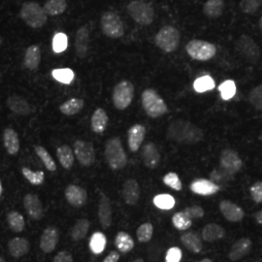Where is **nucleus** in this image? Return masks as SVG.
<instances>
[{"mask_svg":"<svg viewBox=\"0 0 262 262\" xmlns=\"http://www.w3.org/2000/svg\"><path fill=\"white\" fill-rule=\"evenodd\" d=\"M167 138L183 145H194L203 140L204 133L200 127L185 120H175L169 124Z\"/></svg>","mask_w":262,"mask_h":262,"instance_id":"1","label":"nucleus"},{"mask_svg":"<svg viewBox=\"0 0 262 262\" xmlns=\"http://www.w3.org/2000/svg\"><path fill=\"white\" fill-rule=\"evenodd\" d=\"M105 158L113 170H120L126 166L127 156L119 137H113L106 142Z\"/></svg>","mask_w":262,"mask_h":262,"instance_id":"2","label":"nucleus"},{"mask_svg":"<svg viewBox=\"0 0 262 262\" xmlns=\"http://www.w3.org/2000/svg\"><path fill=\"white\" fill-rule=\"evenodd\" d=\"M19 16L31 28H42L47 23V14L37 2L34 1L25 2L19 11Z\"/></svg>","mask_w":262,"mask_h":262,"instance_id":"3","label":"nucleus"},{"mask_svg":"<svg viewBox=\"0 0 262 262\" xmlns=\"http://www.w3.org/2000/svg\"><path fill=\"white\" fill-rule=\"evenodd\" d=\"M142 105L147 115L157 119L168 112L167 105L155 90L147 89L142 94Z\"/></svg>","mask_w":262,"mask_h":262,"instance_id":"4","label":"nucleus"},{"mask_svg":"<svg viewBox=\"0 0 262 262\" xmlns=\"http://www.w3.org/2000/svg\"><path fill=\"white\" fill-rule=\"evenodd\" d=\"M127 12L132 19L141 26H150L155 19V11L145 0H133L127 5Z\"/></svg>","mask_w":262,"mask_h":262,"instance_id":"5","label":"nucleus"},{"mask_svg":"<svg viewBox=\"0 0 262 262\" xmlns=\"http://www.w3.org/2000/svg\"><path fill=\"white\" fill-rule=\"evenodd\" d=\"M181 40L180 31L172 26H165L156 35L157 46L165 53H172L177 50Z\"/></svg>","mask_w":262,"mask_h":262,"instance_id":"6","label":"nucleus"},{"mask_svg":"<svg viewBox=\"0 0 262 262\" xmlns=\"http://www.w3.org/2000/svg\"><path fill=\"white\" fill-rule=\"evenodd\" d=\"M101 29L107 37L118 39L123 36L124 27L121 17L112 11L105 12L100 19Z\"/></svg>","mask_w":262,"mask_h":262,"instance_id":"7","label":"nucleus"},{"mask_svg":"<svg viewBox=\"0 0 262 262\" xmlns=\"http://www.w3.org/2000/svg\"><path fill=\"white\" fill-rule=\"evenodd\" d=\"M186 51L191 58L200 61H207L213 58L216 54L215 45L203 40L189 41L186 47Z\"/></svg>","mask_w":262,"mask_h":262,"instance_id":"8","label":"nucleus"},{"mask_svg":"<svg viewBox=\"0 0 262 262\" xmlns=\"http://www.w3.org/2000/svg\"><path fill=\"white\" fill-rule=\"evenodd\" d=\"M134 97V86L129 81L123 80L116 84L113 91V103L118 110H125Z\"/></svg>","mask_w":262,"mask_h":262,"instance_id":"9","label":"nucleus"},{"mask_svg":"<svg viewBox=\"0 0 262 262\" xmlns=\"http://www.w3.org/2000/svg\"><path fill=\"white\" fill-rule=\"evenodd\" d=\"M237 47L244 58L250 63H256L260 58V50L257 44L248 35H242L237 42Z\"/></svg>","mask_w":262,"mask_h":262,"instance_id":"10","label":"nucleus"},{"mask_svg":"<svg viewBox=\"0 0 262 262\" xmlns=\"http://www.w3.org/2000/svg\"><path fill=\"white\" fill-rule=\"evenodd\" d=\"M220 164L221 168L224 169L231 175L238 173L243 166L242 159H240L239 155L231 149H225L222 151L220 157Z\"/></svg>","mask_w":262,"mask_h":262,"instance_id":"11","label":"nucleus"},{"mask_svg":"<svg viewBox=\"0 0 262 262\" xmlns=\"http://www.w3.org/2000/svg\"><path fill=\"white\" fill-rule=\"evenodd\" d=\"M74 152L80 164L83 166H92L95 161V151L92 143L77 140L74 144Z\"/></svg>","mask_w":262,"mask_h":262,"instance_id":"12","label":"nucleus"},{"mask_svg":"<svg viewBox=\"0 0 262 262\" xmlns=\"http://www.w3.org/2000/svg\"><path fill=\"white\" fill-rule=\"evenodd\" d=\"M24 206L28 215L34 220L39 221L44 215V209L39 197L33 193H28L24 198Z\"/></svg>","mask_w":262,"mask_h":262,"instance_id":"13","label":"nucleus"},{"mask_svg":"<svg viewBox=\"0 0 262 262\" xmlns=\"http://www.w3.org/2000/svg\"><path fill=\"white\" fill-rule=\"evenodd\" d=\"M220 210L225 219L231 223H239L245 216L242 208L229 200H223L220 203Z\"/></svg>","mask_w":262,"mask_h":262,"instance_id":"14","label":"nucleus"},{"mask_svg":"<svg viewBox=\"0 0 262 262\" xmlns=\"http://www.w3.org/2000/svg\"><path fill=\"white\" fill-rule=\"evenodd\" d=\"M253 247V242L249 238H241L236 241L228 253V257L231 261H238L248 255Z\"/></svg>","mask_w":262,"mask_h":262,"instance_id":"15","label":"nucleus"},{"mask_svg":"<svg viewBox=\"0 0 262 262\" xmlns=\"http://www.w3.org/2000/svg\"><path fill=\"white\" fill-rule=\"evenodd\" d=\"M190 189L192 192L203 195V196H209L215 194L219 192L221 187L217 185H215L214 182L211 180H206V179H197L193 181L190 185Z\"/></svg>","mask_w":262,"mask_h":262,"instance_id":"16","label":"nucleus"},{"mask_svg":"<svg viewBox=\"0 0 262 262\" xmlns=\"http://www.w3.org/2000/svg\"><path fill=\"white\" fill-rule=\"evenodd\" d=\"M58 243V230L54 226H49L40 239V248L44 253H50L55 251Z\"/></svg>","mask_w":262,"mask_h":262,"instance_id":"17","label":"nucleus"},{"mask_svg":"<svg viewBox=\"0 0 262 262\" xmlns=\"http://www.w3.org/2000/svg\"><path fill=\"white\" fill-rule=\"evenodd\" d=\"M66 198L70 205L82 207L84 206L88 200V193L83 187L70 185L66 187Z\"/></svg>","mask_w":262,"mask_h":262,"instance_id":"18","label":"nucleus"},{"mask_svg":"<svg viewBox=\"0 0 262 262\" xmlns=\"http://www.w3.org/2000/svg\"><path fill=\"white\" fill-rule=\"evenodd\" d=\"M122 195L126 204L133 206L136 205L140 198V187L136 180H127L122 188Z\"/></svg>","mask_w":262,"mask_h":262,"instance_id":"19","label":"nucleus"},{"mask_svg":"<svg viewBox=\"0 0 262 262\" xmlns=\"http://www.w3.org/2000/svg\"><path fill=\"white\" fill-rule=\"evenodd\" d=\"M142 159L144 164L150 169L157 168L160 162V154L157 146L149 142L144 145L142 149Z\"/></svg>","mask_w":262,"mask_h":262,"instance_id":"20","label":"nucleus"},{"mask_svg":"<svg viewBox=\"0 0 262 262\" xmlns=\"http://www.w3.org/2000/svg\"><path fill=\"white\" fill-rule=\"evenodd\" d=\"M90 46V29L86 27H81L76 32L75 49L77 56L84 58L88 56Z\"/></svg>","mask_w":262,"mask_h":262,"instance_id":"21","label":"nucleus"},{"mask_svg":"<svg viewBox=\"0 0 262 262\" xmlns=\"http://www.w3.org/2000/svg\"><path fill=\"white\" fill-rule=\"evenodd\" d=\"M98 216L103 229H108L112 225V207L107 195L101 194L98 205Z\"/></svg>","mask_w":262,"mask_h":262,"instance_id":"22","label":"nucleus"},{"mask_svg":"<svg viewBox=\"0 0 262 262\" xmlns=\"http://www.w3.org/2000/svg\"><path fill=\"white\" fill-rule=\"evenodd\" d=\"M128 147L131 151H137L145 139L146 127L142 124H134L128 130Z\"/></svg>","mask_w":262,"mask_h":262,"instance_id":"23","label":"nucleus"},{"mask_svg":"<svg viewBox=\"0 0 262 262\" xmlns=\"http://www.w3.org/2000/svg\"><path fill=\"white\" fill-rule=\"evenodd\" d=\"M7 105L12 112L19 116H28L31 113V107L28 101L19 95H11L7 99Z\"/></svg>","mask_w":262,"mask_h":262,"instance_id":"24","label":"nucleus"},{"mask_svg":"<svg viewBox=\"0 0 262 262\" xmlns=\"http://www.w3.org/2000/svg\"><path fill=\"white\" fill-rule=\"evenodd\" d=\"M29 249H30V244L26 238L16 237L10 240L8 243L10 254L15 258H19L26 255L29 252Z\"/></svg>","mask_w":262,"mask_h":262,"instance_id":"25","label":"nucleus"},{"mask_svg":"<svg viewBox=\"0 0 262 262\" xmlns=\"http://www.w3.org/2000/svg\"><path fill=\"white\" fill-rule=\"evenodd\" d=\"M3 143L11 156H15L19 152V135L13 128H6L3 132Z\"/></svg>","mask_w":262,"mask_h":262,"instance_id":"26","label":"nucleus"},{"mask_svg":"<svg viewBox=\"0 0 262 262\" xmlns=\"http://www.w3.org/2000/svg\"><path fill=\"white\" fill-rule=\"evenodd\" d=\"M24 62L25 66L31 71L38 69L41 62V50L37 45H32L27 49Z\"/></svg>","mask_w":262,"mask_h":262,"instance_id":"27","label":"nucleus"},{"mask_svg":"<svg viewBox=\"0 0 262 262\" xmlns=\"http://www.w3.org/2000/svg\"><path fill=\"white\" fill-rule=\"evenodd\" d=\"M181 241L183 245L191 253H199L203 249V244L200 237L193 231L186 232L182 235Z\"/></svg>","mask_w":262,"mask_h":262,"instance_id":"28","label":"nucleus"},{"mask_svg":"<svg viewBox=\"0 0 262 262\" xmlns=\"http://www.w3.org/2000/svg\"><path fill=\"white\" fill-rule=\"evenodd\" d=\"M108 115L102 108H98L94 111L92 117V129L97 134L103 133L108 125Z\"/></svg>","mask_w":262,"mask_h":262,"instance_id":"29","label":"nucleus"},{"mask_svg":"<svg viewBox=\"0 0 262 262\" xmlns=\"http://www.w3.org/2000/svg\"><path fill=\"white\" fill-rule=\"evenodd\" d=\"M202 239L207 242H215L225 237V230L216 224H209L202 229Z\"/></svg>","mask_w":262,"mask_h":262,"instance_id":"30","label":"nucleus"},{"mask_svg":"<svg viewBox=\"0 0 262 262\" xmlns=\"http://www.w3.org/2000/svg\"><path fill=\"white\" fill-rule=\"evenodd\" d=\"M225 9L224 0H208L203 6V12L208 18L215 19L222 16Z\"/></svg>","mask_w":262,"mask_h":262,"instance_id":"31","label":"nucleus"},{"mask_svg":"<svg viewBox=\"0 0 262 262\" xmlns=\"http://www.w3.org/2000/svg\"><path fill=\"white\" fill-rule=\"evenodd\" d=\"M56 156L61 164L66 170L72 168L74 164V154L68 145H62L56 150Z\"/></svg>","mask_w":262,"mask_h":262,"instance_id":"32","label":"nucleus"},{"mask_svg":"<svg viewBox=\"0 0 262 262\" xmlns=\"http://www.w3.org/2000/svg\"><path fill=\"white\" fill-rule=\"evenodd\" d=\"M115 245L121 253H127L133 250L135 244H134V240L132 239L130 235L126 232L121 231L116 236Z\"/></svg>","mask_w":262,"mask_h":262,"instance_id":"33","label":"nucleus"},{"mask_svg":"<svg viewBox=\"0 0 262 262\" xmlns=\"http://www.w3.org/2000/svg\"><path fill=\"white\" fill-rule=\"evenodd\" d=\"M84 102L81 98H71L66 102L60 105L59 110L63 115L66 116H73L79 112H81L84 108Z\"/></svg>","mask_w":262,"mask_h":262,"instance_id":"34","label":"nucleus"},{"mask_svg":"<svg viewBox=\"0 0 262 262\" xmlns=\"http://www.w3.org/2000/svg\"><path fill=\"white\" fill-rule=\"evenodd\" d=\"M91 223L86 219H81L76 222L74 226L71 228L70 235L74 241H80L84 239L88 234Z\"/></svg>","mask_w":262,"mask_h":262,"instance_id":"35","label":"nucleus"},{"mask_svg":"<svg viewBox=\"0 0 262 262\" xmlns=\"http://www.w3.org/2000/svg\"><path fill=\"white\" fill-rule=\"evenodd\" d=\"M67 8L66 0H48L43 9L48 16H58L66 12Z\"/></svg>","mask_w":262,"mask_h":262,"instance_id":"36","label":"nucleus"},{"mask_svg":"<svg viewBox=\"0 0 262 262\" xmlns=\"http://www.w3.org/2000/svg\"><path fill=\"white\" fill-rule=\"evenodd\" d=\"M107 245V238L101 232H94L90 240V250L94 254L102 253Z\"/></svg>","mask_w":262,"mask_h":262,"instance_id":"37","label":"nucleus"},{"mask_svg":"<svg viewBox=\"0 0 262 262\" xmlns=\"http://www.w3.org/2000/svg\"><path fill=\"white\" fill-rule=\"evenodd\" d=\"M7 222L9 225L10 228L14 231L19 233L25 229L26 222L24 216L19 214L17 211H11L7 215Z\"/></svg>","mask_w":262,"mask_h":262,"instance_id":"38","label":"nucleus"},{"mask_svg":"<svg viewBox=\"0 0 262 262\" xmlns=\"http://www.w3.org/2000/svg\"><path fill=\"white\" fill-rule=\"evenodd\" d=\"M52 76L61 84H69L74 80L75 74L70 68H59L52 71Z\"/></svg>","mask_w":262,"mask_h":262,"instance_id":"39","label":"nucleus"},{"mask_svg":"<svg viewBox=\"0 0 262 262\" xmlns=\"http://www.w3.org/2000/svg\"><path fill=\"white\" fill-rule=\"evenodd\" d=\"M193 88L197 93H206L210 92L215 88V81L211 76H203L195 80Z\"/></svg>","mask_w":262,"mask_h":262,"instance_id":"40","label":"nucleus"},{"mask_svg":"<svg viewBox=\"0 0 262 262\" xmlns=\"http://www.w3.org/2000/svg\"><path fill=\"white\" fill-rule=\"evenodd\" d=\"M172 224L181 231L187 230L192 225V220L189 219L183 211L178 212L172 217Z\"/></svg>","mask_w":262,"mask_h":262,"instance_id":"41","label":"nucleus"},{"mask_svg":"<svg viewBox=\"0 0 262 262\" xmlns=\"http://www.w3.org/2000/svg\"><path fill=\"white\" fill-rule=\"evenodd\" d=\"M35 151H36L38 157L43 161L45 167H46L49 171H51V172L56 171V162H55V160L53 159V158L51 157V155L49 154V151H48L44 147H42V146H36V147H35Z\"/></svg>","mask_w":262,"mask_h":262,"instance_id":"42","label":"nucleus"},{"mask_svg":"<svg viewBox=\"0 0 262 262\" xmlns=\"http://www.w3.org/2000/svg\"><path fill=\"white\" fill-rule=\"evenodd\" d=\"M21 173L24 177L28 180V182L33 186H40L45 181V174L43 171L33 172L30 169L24 167L21 169Z\"/></svg>","mask_w":262,"mask_h":262,"instance_id":"43","label":"nucleus"},{"mask_svg":"<svg viewBox=\"0 0 262 262\" xmlns=\"http://www.w3.org/2000/svg\"><path fill=\"white\" fill-rule=\"evenodd\" d=\"M210 179L212 182L215 183V185H217L220 187V185L227 184L230 181H232L233 175L227 173L223 168L214 169L210 174Z\"/></svg>","mask_w":262,"mask_h":262,"instance_id":"44","label":"nucleus"},{"mask_svg":"<svg viewBox=\"0 0 262 262\" xmlns=\"http://www.w3.org/2000/svg\"><path fill=\"white\" fill-rule=\"evenodd\" d=\"M154 204L161 210H171L175 206L176 201L170 194H159L154 198Z\"/></svg>","mask_w":262,"mask_h":262,"instance_id":"45","label":"nucleus"},{"mask_svg":"<svg viewBox=\"0 0 262 262\" xmlns=\"http://www.w3.org/2000/svg\"><path fill=\"white\" fill-rule=\"evenodd\" d=\"M219 91L224 100L231 99L236 94V84L234 81L227 80L219 86Z\"/></svg>","mask_w":262,"mask_h":262,"instance_id":"46","label":"nucleus"},{"mask_svg":"<svg viewBox=\"0 0 262 262\" xmlns=\"http://www.w3.org/2000/svg\"><path fill=\"white\" fill-rule=\"evenodd\" d=\"M137 238L141 243L149 242L154 234V226L150 223H146L140 225L137 229Z\"/></svg>","mask_w":262,"mask_h":262,"instance_id":"47","label":"nucleus"},{"mask_svg":"<svg viewBox=\"0 0 262 262\" xmlns=\"http://www.w3.org/2000/svg\"><path fill=\"white\" fill-rule=\"evenodd\" d=\"M67 46H68V37L66 33H62V32L56 33L53 39V50L56 53H62L67 49Z\"/></svg>","mask_w":262,"mask_h":262,"instance_id":"48","label":"nucleus"},{"mask_svg":"<svg viewBox=\"0 0 262 262\" xmlns=\"http://www.w3.org/2000/svg\"><path fill=\"white\" fill-rule=\"evenodd\" d=\"M249 100L256 110L262 111V84L255 86L251 91Z\"/></svg>","mask_w":262,"mask_h":262,"instance_id":"49","label":"nucleus"},{"mask_svg":"<svg viewBox=\"0 0 262 262\" xmlns=\"http://www.w3.org/2000/svg\"><path fill=\"white\" fill-rule=\"evenodd\" d=\"M163 183L166 186L171 187L172 189L177 190V191L182 190V188H183V184H182L181 180L179 178L178 175L174 172H170L168 174H166L163 177Z\"/></svg>","mask_w":262,"mask_h":262,"instance_id":"50","label":"nucleus"},{"mask_svg":"<svg viewBox=\"0 0 262 262\" xmlns=\"http://www.w3.org/2000/svg\"><path fill=\"white\" fill-rule=\"evenodd\" d=\"M262 5V0H242L240 7L246 14H254Z\"/></svg>","mask_w":262,"mask_h":262,"instance_id":"51","label":"nucleus"},{"mask_svg":"<svg viewBox=\"0 0 262 262\" xmlns=\"http://www.w3.org/2000/svg\"><path fill=\"white\" fill-rule=\"evenodd\" d=\"M186 215L191 219V220H194V219H200L204 215V210L203 208H201L200 206H190L186 208L184 211H183Z\"/></svg>","mask_w":262,"mask_h":262,"instance_id":"52","label":"nucleus"},{"mask_svg":"<svg viewBox=\"0 0 262 262\" xmlns=\"http://www.w3.org/2000/svg\"><path fill=\"white\" fill-rule=\"evenodd\" d=\"M251 195L253 201L257 204L262 203V182H256L251 187Z\"/></svg>","mask_w":262,"mask_h":262,"instance_id":"53","label":"nucleus"},{"mask_svg":"<svg viewBox=\"0 0 262 262\" xmlns=\"http://www.w3.org/2000/svg\"><path fill=\"white\" fill-rule=\"evenodd\" d=\"M182 251L178 247L170 248L165 257V262H180L182 259Z\"/></svg>","mask_w":262,"mask_h":262,"instance_id":"54","label":"nucleus"},{"mask_svg":"<svg viewBox=\"0 0 262 262\" xmlns=\"http://www.w3.org/2000/svg\"><path fill=\"white\" fill-rule=\"evenodd\" d=\"M54 262H74L72 254L66 251H61L56 254Z\"/></svg>","mask_w":262,"mask_h":262,"instance_id":"55","label":"nucleus"},{"mask_svg":"<svg viewBox=\"0 0 262 262\" xmlns=\"http://www.w3.org/2000/svg\"><path fill=\"white\" fill-rule=\"evenodd\" d=\"M120 257H121L120 253L113 251V252H111L105 257L103 262H118L119 259H120Z\"/></svg>","mask_w":262,"mask_h":262,"instance_id":"56","label":"nucleus"},{"mask_svg":"<svg viewBox=\"0 0 262 262\" xmlns=\"http://www.w3.org/2000/svg\"><path fill=\"white\" fill-rule=\"evenodd\" d=\"M254 219H255V221L257 222V224L262 225V211H259V212L255 213V214H254Z\"/></svg>","mask_w":262,"mask_h":262,"instance_id":"57","label":"nucleus"},{"mask_svg":"<svg viewBox=\"0 0 262 262\" xmlns=\"http://www.w3.org/2000/svg\"><path fill=\"white\" fill-rule=\"evenodd\" d=\"M200 262H214L212 259H210V258H203L202 260Z\"/></svg>","mask_w":262,"mask_h":262,"instance_id":"58","label":"nucleus"},{"mask_svg":"<svg viewBox=\"0 0 262 262\" xmlns=\"http://www.w3.org/2000/svg\"><path fill=\"white\" fill-rule=\"evenodd\" d=\"M2 191H3V187H2V184H1V181H0V196L2 194Z\"/></svg>","mask_w":262,"mask_h":262,"instance_id":"59","label":"nucleus"},{"mask_svg":"<svg viewBox=\"0 0 262 262\" xmlns=\"http://www.w3.org/2000/svg\"><path fill=\"white\" fill-rule=\"evenodd\" d=\"M132 262H144V260L142 258H137V259H135V260H133Z\"/></svg>","mask_w":262,"mask_h":262,"instance_id":"60","label":"nucleus"},{"mask_svg":"<svg viewBox=\"0 0 262 262\" xmlns=\"http://www.w3.org/2000/svg\"><path fill=\"white\" fill-rule=\"evenodd\" d=\"M2 44H3V38L0 35V48L2 46Z\"/></svg>","mask_w":262,"mask_h":262,"instance_id":"61","label":"nucleus"},{"mask_svg":"<svg viewBox=\"0 0 262 262\" xmlns=\"http://www.w3.org/2000/svg\"><path fill=\"white\" fill-rule=\"evenodd\" d=\"M0 262H6L5 259L3 258V256H1V255H0Z\"/></svg>","mask_w":262,"mask_h":262,"instance_id":"62","label":"nucleus"},{"mask_svg":"<svg viewBox=\"0 0 262 262\" xmlns=\"http://www.w3.org/2000/svg\"><path fill=\"white\" fill-rule=\"evenodd\" d=\"M259 27H260V29H261L262 32V18L260 19V20H259Z\"/></svg>","mask_w":262,"mask_h":262,"instance_id":"63","label":"nucleus"},{"mask_svg":"<svg viewBox=\"0 0 262 262\" xmlns=\"http://www.w3.org/2000/svg\"><path fill=\"white\" fill-rule=\"evenodd\" d=\"M260 139H261V140H262V134H261V136H260Z\"/></svg>","mask_w":262,"mask_h":262,"instance_id":"64","label":"nucleus"}]
</instances>
